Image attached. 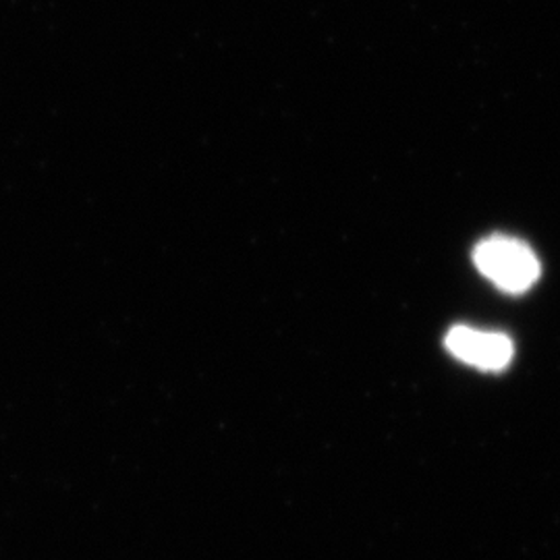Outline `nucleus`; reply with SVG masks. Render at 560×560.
Wrapping results in <instances>:
<instances>
[{"label": "nucleus", "mask_w": 560, "mask_h": 560, "mask_svg": "<svg viewBox=\"0 0 560 560\" xmlns=\"http://www.w3.org/2000/svg\"><path fill=\"white\" fill-rule=\"evenodd\" d=\"M474 264L481 277L504 293L521 295L540 279L541 266L534 249L517 237L492 235L474 249Z\"/></svg>", "instance_id": "obj_1"}, {"label": "nucleus", "mask_w": 560, "mask_h": 560, "mask_svg": "<svg viewBox=\"0 0 560 560\" xmlns=\"http://www.w3.org/2000/svg\"><path fill=\"white\" fill-rule=\"evenodd\" d=\"M444 342H446V349L457 360L486 372H501L515 355L513 340L506 335L478 330L471 326H453Z\"/></svg>", "instance_id": "obj_2"}]
</instances>
